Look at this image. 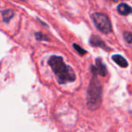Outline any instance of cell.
I'll return each mask as SVG.
<instances>
[{
	"label": "cell",
	"mask_w": 132,
	"mask_h": 132,
	"mask_svg": "<svg viewBox=\"0 0 132 132\" xmlns=\"http://www.w3.org/2000/svg\"><path fill=\"white\" fill-rule=\"evenodd\" d=\"M52 70L56 75L60 84H64L70 82H73L76 80V75L73 69L67 65L63 58L59 56H52L48 60Z\"/></svg>",
	"instance_id": "cell-1"
},
{
	"label": "cell",
	"mask_w": 132,
	"mask_h": 132,
	"mask_svg": "<svg viewBox=\"0 0 132 132\" xmlns=\"http://www.w3.org/2000/svg\"><path fill=\"white\" fill-rule=\"evenodd\" d=\"M102 103V87L96 75L90 80L87 90V105L91 111L98 109Z\"/></svg>",
	"instance_id": "cell-2"
},
{
	"label": "cell",
	"mask_w": 132,
	"mask_h": 132,
	"mask_svg": "<svg viewBox=\"0 0 132 132\" xmlns=\"http://www.w3.org/2000/svg\"><path fill=\"white\" fill-rule=\"evenodd\" d=\"M91 19L96 27L103 33L108 34L112 32V26L110 19L104 13L94 12L91 15Z\"/></svg>",
	"instance_id": "cell-3"
},
{
	"label": "cell",
	"mask_w": 132,
	"mask_h": 132,
	"mask_svg": "<svg viewBox=\"0 0 132 132\" xmlns=\"http://www.w3.org/2000/svg\"><path fill=\"white\" fill-rule=\"evenodd\" d=\"M96 65L91 66V71L94 75H100L101 77H105L107 75V68L105 64L103 63L101 58L98 57L95 60Z\"/></svg>",
	"instance_id": "cell-4"
},
{
	"label": "cell",
	"mask_w": 132,
	"mask_h": 132,
	"mask_svg": "<svg viewBox=\"0 0 132 132\" xmlns=\"http://www.w3.org/2000/svg\"><path fill=\"white\" fill-rule=\"evenodd\" d=\"M89 43L92 46H95V47H101L104 49L105 50H110V48L108 46H106L105 43L101 39V38L98 36H91L90 39H89Z\"/></svg>",
	"instance_id": "cell-5"
},
{
	"label": "cell",
	"mask_w": 132,
	"mask_h": 132,
	"mask_svg": "<svg viewBox=\"0 0 132 132\" xmlns=\"http://www.w3.org/2000/svg\"><path fill=\"white\" fill-rule=\"evenodd\" d=\"M118 12L122 15H128L132 13V8L126 3H120L118 5Z\"/></svg>",
	"instance_id": "cell-6"
},
{
	"label": "cell",
	"mask_w": 132,
	"mask_h": 132,
	"mask_svg": "<svg viewBox=\"0 0 132 132\" xmlns=\"http://www.w3.org/2000/svg\"><path fill=\"white\" fill-rule=\"evenodd\" d=\"M112 60H113L118 66H120L121 67L126 68V67H128V61H127L122 56H121V55H119V54L113 55V56H112Z\"/></svg>",
	"instance_id": "cell-7"
},
{
	"label": "cell",
	"mask_w": 132,
	"mask_h": 132,
	"mask_svg": "<svg viewBox=\"0 0 132 132\" xmlns=\"http://www.w3.org/2000/svg\"><path fill=\"white\" fill-rule=\"evenodd\" d=\"M2 19L5 22H9L14 16V12L12 9H5L2 11Z\"/></svg>",
	"instance_id": "cell-8"
},
{
	"label": "cell",
	"mask_w": 132,
	"mask_h": 132,
	"mask_svg": "<svg viewBox=\"0 0 132 132\" xmlns=\"http://www.w3.org/2000/svg\"><path fill=\"white\" fill-rule=\"evenodd\" d=\"M73 46L74 50H75L80 56H84V55H85V54L87 53V51L86 50L83 49L81 46H80L77 45V43H73Z\"/></svg>",
	"instance_id": "cell-9"
},
{
	"label": "cell",
	"mask_w": 132,
	"mask_h": 132,
	"mask_svg": "<svg viewBox=\"0 0 132 132\" xmlns=\"http://www.w3.org/2000/svg\"><path fill=\"white\" fill-rule=\"evenodd\" d=\"M35 36H36V39L37 40H40V41H48L49 39L47 38V36L41 32H36L35 33Z\"/></svg>",
	"instance_id": "cell-10"
},
{
	"label": "cell",
	"mask_w": 132,
	"mask_h": 132,
	"mask_svg": "<svg viewBox=\"0 0 132 132\" xmlns=\"http://www.w3.org/2000/svg\"><path fill=\"white\" fill-rule=\"evenodd\" d=\"M124 37L128 43H132V32H125L124 33Z\"/></svg>",
	"instance_id": "cell-11"
},
{
	"label": "cell",
	"mask_w": 132,
	"mask_h": 132,
	"mask_svg": "<svg viewBox=\"0 0 132 132\" xmlns=\"http://www.w3.org/2000/svg\"><path fill=\"white\" fill-rule=\"evenodd\" d=\"M112 1H114V2H118L119 0H112Z\"/></svg>",
	"instance_id": "cell-12"
},
{
	"label": "cell",
	"mask_w": 132,
	"mask_h": 132,
	"mask_svg": "<svg viewBox=\"0 0 132 132\" xmlns=\"http://www.w3.org/2000/svg\"><path fill=\"white\" fill-rule=\"evenodd\" d=\"M22 1H24V0H22Z\"/></svg>",
	"instance_id": "cell-13"
}]
</instances>
